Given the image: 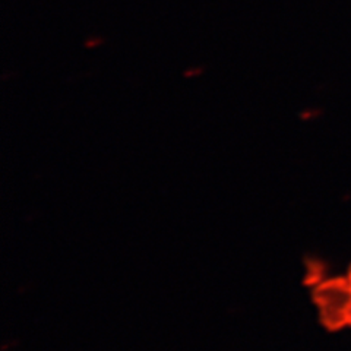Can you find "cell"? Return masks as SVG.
I'll use <instances>...</instances> for the list:
<instances>
[]
</instances>
